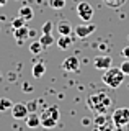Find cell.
Returning <instances> with one entry per match:
<instances>
[{
    "mask_svg": "<svg viewBox=\"0 0 129 131\" xmlns=\"http://www.w3.org/2000/svg\"><path fill=\"white\" fill-rule=\"evenodd\" d=\"M7 5V0H0V7H5Z\"/></svg>",
    "mask_w": 129,
    "mask_h": 131,
    "instance_id": "83f0119b",
    "label": "cell"
},
{
    "mask_svg": "<svg viewBox=\"0 0 129 131\" xmlns=\"http://www.w3.org/2000/svg\"><path fill=\"white\" fill-rule=\"evenodd\" d=\"M95 125L96 126H98V128H100V126H105V125H106V116H105V115L101 113V115H98V116H96L95 118Z\"/></svg>",
    "mask_w": 129,
    "mask_h": 131,
    "instance_id": "7402d4cb",
    "label": "cell"
},
{
    "mask_svg": "<svg viewBox=\"0 0 129 131\" xmlns=\"http://www.w3.org/2000/svg\"><path fill=\"white\" fill-rule=\"evenodd\" d=\"M121 54H123V57H126V59H129V46H126V48H124Z\"/></svg>",
    "mask_w": 129,
    "mask_h": 131,
    "instance_id": "484cf974",
    "label": "cell"
},
{
    "mask_svg": "<svg viewBox=\"0 0 129 131\" xmlns=\"http://www.w3.org/2000/svg\"><path fill=\"white\" fill-rule=\"evenodd\" d=\"M77 15L83 20V21H90V20L93 18V15H95V10L88 2H80L77 5Z\"/></svg>",
    "mask_w": 129,
    "mask_h": 131,
    "instance_id": "277c9868",
    "label": "cell"
},
{
    "mask_svg": "<svg viewBox=\"0 0 129 131\" xmlns=\"http://www.w3.org/2000/svg\"><path fill=\"white\" fill-rule=\"evenodd\" d=\"M57 31L60 36H66V35H70L72 33V25L69 21H60L57 25Z\"/></svg>",
    "mask_w": 129,
    "mask_h": 131,
    "instance_id": "4fadbf2b",
    "label": "cell"
},
{
    "mask_svg": "<svg viewBox=\"0 0 129 131\" xmlns=\"http://www.w3.org/2000/svg\"><path fill=\"white\" fill-rule=\"evenodd\" d=\"M43 49L44 46L41 44V41H33V43L30 44V51H31V54H39V52H43Z\"/></svg>",
    "mask_w": 129,
    "mask_h": 131,
    "instance_id": "2e32d148",
    "label": "cell"
},
{
    "mask_svg": "<svg viewBox=\"0 0 129 131\" xmlns=\"http://www.w3.org/2000/svg\"><path fill=\"white\" fill-rule=\"evenodd\" d=\"M52 26H54V25H52V21H46V23L43 25V33L49 35V33L52 31Z\"/></svg>",
    "mask_w": 129,
    "mask_h": 131,
    "instance_id": "cb8c5ba5",
    "label": "cell"
},
{
    "mask_svg": "<svg viewBox=\"0 0 129 131\" xmlns=\"http://www.w3.org/2000/svg\"><path fill=\"white\" fill-rule=\"evenodd\" d=\"M28 113L30 112L26 108V103H13V106H11V115L15 120H25Z\"/></svg>",
    "mask_w": 129,
    "mask_h": 131,
    "instance_id": "9c48e42d",
    "label": "cell"
},
{
    "mask_svg": "<svg viewBox=\"0 0 129 131\" xmlns=\"http://www.w3.org/2000/svg\"><path fill=\"white\" fill-rule=\"evenodd\" d=\"M44 72H46V64L44 62H36L33 66V71H31L34 79H41V77L44 75Z\"/></svg>",
    "mask_w": 129,
    "mask_h": 131,
    "instance_id": "7c38bea8",
    "label": "cell"
},
{
    "mask_svg": "<svg viewBox=\"0 0 129 131\" xmlns=\"http://www.w3.org/2000/svg\"><path fill=\"white\" fill-rule=\"evenodd\" d=\"M67 0H49V7L54 8V10H60V8L66 7Z\"/></svg>",
    "mask_w": 129,
    "mask_h": 131,
    "instance_id": "ffe728a7",
    "label": "cell"
},
{
    "mask_svg": "<svg viewBox=\"0 0 129 131\" xmlns=\"http://www.w3.org/2000/svg\"><path fill=\"white\" fill-rule=\"evenodd\" d=\"M95 30H96V25L95 23H87V21L85 23H80V25H77V26L74 28L77 38H80V39H85L87 36H90Z\"/></svg>",
    "mask_w": 129,
    "mask_h": 131,
    "instance_id": "5b68a950",
    "label": "cell"
},
{
    "mask_svg": "<svg viewBox=\"0 0 129 131\" xmlns=\"http://www.w3.org/2000/svg\"><path fill=\"white\" fill-rule=\"evenodd\" d=\"M113 123H114V126H126L129 123V108H118L113 112V116H111Z\"/></svg>",
    "mask_w": 129,
    "mask_h": 131,
    "instance_id": "3957f363",
    "label": "cell"
},
{
    "mask_svg": "<svg viewBox=\"0 0 129 131\" xmlns=\"http://www.w3.org/2000/svg\"><path fill=\"white\" fill-rule=\"evenodd\" d=\"M62 69L66 72H79L80 71V61L77 56H69L62 61Z\"/></svg>",
    "mask_w": 129,
    "mask_h": 131,
    "instance_id": "8992f818",
    "label": "cell"
},
{
    "mask_svg": "<svg viewBox=\"0 0 129 131\" xmlns=\"http://www.w3.org/2000/svg\"><path fill=\"white\" fill-rule=\"evenodd\" d=\"M74 43V39L70 38V35H66V36H60V38L57 39V46L60 49H67V48H70V44Z\"/></svg>",
    "mask_w": 129,
    "mask_h": 131,
    "instance_id": "5bb4252c",
    "label": "cell"
},
{
    "mask_svg": "<svg viewBox=\"0 0 129 131\" xmlns=\"http://www.w3.org/2000/svg\"><path fill=\"white\" fill-rule=\"evenodd\" d=\"M18 15H20V16H23L26 21L33 20V16H34L33 8H31V7H21V8H20V12H18Z\"/></svg>",
    "mask_w": 129,
    "mask_h": 131,
    "instance_id": "9a60e30c",
    "label": "cell"
},
{
    "mask_svg": "<svg viewBox=\"0 0 129 131\" xmlns=\"http://www.w3.org/2000/svg\"><path fill=\"white\" fill-rule=\"evenodd\" d=\"M26 25V20L23 18V16H17V18H13V21H11V26L13 28H20V26H25Z\"/></svg>",
    "mask_w": 129,
    "mask_h": 131,
    "instance_id": "44dd1931",
    "label": "cell"
},
{
    "mask_svg": "<svg viewBox=\"0 0 129 131\" xmlns=\"http://www.w3.org/2000/svg\"><path fill=\"white\" fill-rule=\"evenodd\" d=\"M121 71H123L124 74H126V75H129V59H126V61H124V62L123 64H121Z\"/></svg>",
    "mask_w": 129,
    "mask_h": 131,
    "instance_id": "d4e9b609",
    "label": "cell"
},
{
    "mask_svg": "<svg viewBox=\"0 0 129 131\" xmlns=\"http://www.w3.org/2000/svg\"><path fill=\"white\" fill-rule=\"evenodd\" d=\"M124 77H126V74L121 71V69L110 67V69H106V71H105L103 77H101V80H103V84H105V85H108L110 89H118L119 85L123 84Z\"/></svg>",
    "mask_w": 129,
    "mask_h": 131,
    "instance_id": "7a4b0ae2",
    "label": "cell"
},
{
    "mask_svg": "<svg viewBox=\"0 0 129 131\" xmlns=\"http://www.w3.org/2000/svg\"><path fill=\"white\" fill-rule=\"evenodd\" d=\"M26 125L30 126V128H38V126H41V116H39L36 112H31L28 113V116L25 118Z\"/></svg>",
    "mask_w": 129,
    "mask_h": 131,
    "instance_id": "30bf717a",
    "label": "cell"
},
{
    "mask_svg": "<svg viewBox=\"0 0 129 131\" xmlns=\"http://www.w3.org/2000/svg\"><path fill=\"white\" fill-rule=\"evenodd\" d=\"M30 36H36V31L34 30H30Z\"/></svg>",
    "mask_w": 129,
    "mask_h": 131,
    "instance_id": "f1b7e54d",
    "label": "cell"
},
{
    "mask_svg": "<svg viewBox=\"0 0 129 131\" xmlns=\"http://www.w3.org/2000/svg\"><path fill=\"white\" fill-rule=\"evenodd\" d=\"M38 105H39V102L38 100H31V102H28L26 103V108H28V112H36L38 110Z\"/></svg>",
    "mask_w": 129,
    "mask_h": 131,
    "instance_id": "603a6c76",
    "label": "cell"
},
{
    "mask_svg": "<svg viewBox=\"0 0 129 131\" xmlns=\"http://www.w3.org/2000/svg\"><path fill=\"white\" fill-rule=\"evenodd\" d=\"M39 116H41V120H56V121H59L60 113H59L57 105H49V106H46Z\"/></svg>",
    "mask_w": 129,
    "mask_h": 131,
    "instance_id": "ba28073f",
    "label": "cell"
},
{
    "mask_svg": "<svg viewBox=\"0 0 129 131\" xmlns=\"http://www.w3.org/2000/svg\"><path fill=\"white\" fill-rule=\"evenodd\" d=\"M82 123H83V125H90V120H88V118H83V120H82Z\"/></svg>",
    "mask_w": 129,
    "mask_h": 131,
    "instance_id": "4316f807",
    "label": "cell"
},
{
    "mask_svg": "<svg viewBox=\"0 0 129 131\" xmlns=\"http://www.w3.org/2000/svg\"><path fill=\"white\" fill-rule=\"evenodd\" d=\"M103 2H105V5L110 7V8H119L126 3V0H103Z\"/></svg>",
    "mask_w": 129,
    "mask_h": 131,
    "instance_id": "ac0fdd59",
    "label": "cell"
},
{
    "mask_svg": "<svg viewBox=\"0 0 129 131\" xmlns=\"http://www.w3.org/2000/svg\"><path fill=\"white\" fill-rule=\"evenodd\" d=\"M87 105L90 110H93V112H96L98 115H105L106 113V110L110 108L111 105V100L110 97L106 95V93L103 92H98V93H93V95H90L87 98Z\"/></svg>",
    "mask_w": 129,
    "mask_h": 131,
    "instance_id": "6da1fadb",
    "label": "cell"
},
{
    "mask_svg": "<svg viewBox=\"0 0 129 131\" xmlns=\"http://www.w3.org/2000/svg\"><path fill=\"white\" fill-rule=\"evenodd\" d=\"M113 64V57L111 56H96L93 57V67L100 69V71H106L110 69Z\"/></svg>",
    "mask_w": 129,
    "mask_h": 131,
    "instance_id": "52a82bcc",
    "label": "cell"
},
{
    "mask_svg": "<svg viewBox=\"0 0 129 131\" xmlns=\"http://www.w3.org/2000/svg\"><path fill=\"white\" fill-rule=\"evenodd\" d=\"M13 35H15V39L18 41V43H21L23 39H28V36H30V30H28V26H20V28H13Z\"/></svg>",
    "mask_w": 129,
    "mask_h": 131,
    "instance_id": "8fae6325",
    "label": "cell"
},
{
    "mask_svg": "<svg viewBox=\"0 0 129 131\" xmlns=\"http://www.w3.org/2000/svg\"><path fill=\"white\" fill-rule=\"evenodd\" d=\"M13 106V102L8 100V98H0V112H7V110H11Z\"/></svg>",
    "mask_w": 129,
    "mask_h": 131,
    "instance_id": "d6986e66",
    "label": "cell"
},
{
    "mask_svg": "<svg viewBox=\"0 0 129 131\" xmlns=\"http://www.w3.org/2000/svg\"><path fill=\"white\" fill-rule=\"evenodd\" d=\"M39 41H41V44H43L44 48H49V46H52V43H54V38H52L51 33H49V35L43 33V36L39 38Z\"/></svg>",
    "mask_w": 129,
    "mask_h": 131,
    "instance_id": "e0dca14e",
    "label": "cell"
}]
</instances>
